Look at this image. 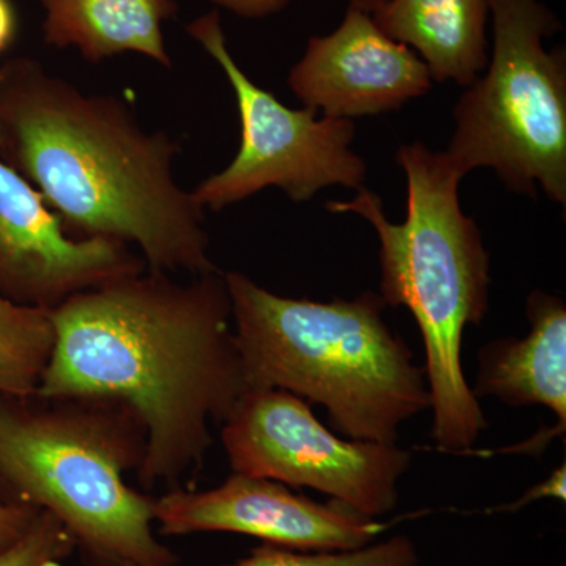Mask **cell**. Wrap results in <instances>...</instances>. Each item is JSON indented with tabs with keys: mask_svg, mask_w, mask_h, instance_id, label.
<instances>
[{
	"mask_svg": "<svg viewBox=\"0 0 566 566\" xmlns=\"http://www.w3.org/2000/svg\"><path fill=\"white\" fill-rule=\"evenodd\" d=\"M397 161L408 186L405 222H390L381 197L365 188L326 208L360 216L376 230L381 297L408 308L422 334L431 438L444 452H465L488 427L465 381L461 348L465 326H479L488 314L490 255L476 222L461 210L458 191L464 177L446 151L415 142L401 145Z\"/></svg>",
	"mask_w": 566,
	"mask_h": 566,
	"instance_id": "3",
	"label": "cell"
},
{
	"mask_svg": "<svg viewBox=\"0 0 566 566\" xmlns=\"http://www.w3.org/2000/svg\"><path fill=\"white\" fill-rule=\"evenodd\" d=\"M54 345L50 311L14 303L0 293V400L39 392Z\"/></svg>",
	"mask_w": 566,
	"mask_h": 566,
	"instance_id": "15",
	"label": "cell"
},
{
	"mask_svg": "<svg viewBox=\"0 0 566 566\" xmlns=\"http://www.w3.org/2000/svg\"><path fill=\"white\" fill-rule=\"evenodd\" d=\"M188 33L221 66L241 123L233 161L192 191L203 210L221 211L266 188L281 189L297 203L331 186L364 188L367 164L352 150L353 120L318 118L308 107L292 109L256 85L229 51L219 11L189 22Z\"/></svg>",
	"mask_w": 566,
	"mask_h": 566,
	"instance_id": "7",
	"label": "cell"
},
{
	"mask_svg": "<svg viewBox=\"0 0 566 566\" xmlns=\"http://www.w3.org/2000/svg\"><path fill=\"white\" fill-rule=\"evenodd\" d=\"M371 17L422 59L433 81L469 87L490 61V0H387Z\"/></svg>",
	"mask_w": 566,
	"mask_h": 566,
	"instance_id": "13",
	"label": "cell"
},
{
	"mask_svg": "<svg viewBox=\"0 0 566 566\" xmlns=\"http://www.w3.org/2000/svg\"><path fill=\"white\" fill-rule=\"evenodd\" d=\"M227 566H419V554L405 535L352 551H296L263 543Z\"/></svg>",
	"mask_w": 566,
	"mask_h": 566,
	"instance_id": "16",
	"label": "cell"
},
{
	"mask_svg": "<svg viewBox=\"0 0 566 566\" xmlns=\"http://www.w3.org/2000/svg\"><path fill=\"white\" fill-rule=\"evenodd\" d=\"M289 85L316 114L354 120L400 109L428 93L433 80L411 48L386 35L370 13L348 6L334 32L308 40Z\"/></svg>",
	"mask_w": 566,
	"mask_h": 566,
	"instance_id": "11",
	"label": "cell"
},
{
	"mask_svg": "<svg viewBox=\"0 0 566 566\" xmlns=\"http://www.w3.org/2000/svg\"><path fill=\"white\" fill-rule=\"evenodd\" d=\"M153 517L161 535L230 532L296 551L360 549L386 528L340 502L319 504L274 480L234 472L212 490L155 497Z\"/></svg>",
	"mask_w": 566,
	"mask_h": 566,
	"instance_id": "10",
	"label": "cell"
},
{
	"mask_svg": "<svg viewBox=\"0 0 566 566\" xmlns=\"http://www.w3.org/2000/svg\"><path fill=\"white\" fill-rule=\"evenodd\" d=\"M76 553L73 536L61 521L41 510L35 523L13 545L0 551V566H62Z\"/></svg>",
	"mask_w": 566,
	"mask_h": 566,
	"instance_id": "17",
	"label": "cell"
},
{
	"mask_svg": "<svg viewBox=\"0 0 566 566\" xmlns=\"http://www.w3.org/2000/svg\"><path fill=\"white\" fill-rule=\"evenodd\" d=\"M44 9V40L59 50L74 48L98 63L134 52L164 69L172 57L164 40V22L177 13L174 0H39Z\"/></svg>",
	"mask_w": 566,
	"mask_h": 566,
	"instance_id": "14",
	"label": "cell"
},
{
	"mask_svg": "<svg viewBox=\"0 0 566 566\" xmlns=\"http://www.w3.org/2000/svg\"><path fill=\"white\" fill-rule=\"evenodd\" d=\"M387 0H348V6L354 9L367 11V13H375L376 10L381 9Z\"/></svg>",
	"mask_w": 566,
	"mask_h": 566,
	"instance_id": "22",
	"label": "cell"
},
{
	"mask_svg": "<svg viewBox=\"0 0 566 566\" xmlns=\"http://www.w3.org/2000/svg\"><path fill=\"white\" fill-rule=\"evenodd\" d=\"M147 270L128 244L76 238L28 178L0 156V293L52 308L74 294Z\"/></svg>",
	"mask_w": 566,
	"mask_h": 566,
	"instance_id": "9",
	"label": "cell"
},
{
	"mask_svg": "<svg viewBox=\"0 0 566 566\" xmlns=\"http://www.w3.org/2000/svg\"><path fill=\"white\" fill-rule=\"evenodd\" d=\"M40 513L41 510L35 506L0 502V551L18 542Z\"/></svg>",
	"mask_w": 566,
	"mask_h": 566,
	"instance_id": "18",
	"label": "cell"
},
{
	"mask_svg": "<svg viewBox=\"0 0 566 566\" xmlns=\"http://www.w3.org/2000/svg\"><path fill=\"white\" fill-rule=\"evenodd\" d=\"M0 147L73 237L136 245L155 273L219 271L205 210L175 178L180 142L142 128L118 96L11 62L0 73Z\"/></svg>",
	"mask_w": 566,
	"mask_h": 566,
	"instance_id": "2",
	"label": "cell"
},
{
	"mask_svg": "<svg viewBox=\"0 0 566 566\" xmlns=\"http://www.w3.org/2000/svg\"><path fill=\"white\" fill-rule=\"evenodd\" d=\"M50 312L54 353L36 394L125 401L147 428L140 485L181 488L248 390L222 271L180 282L144 270Z\"/></svg>",
	"mask_w": 566,
	"mask_h": 566,
	"instance_id": "1",
	"label": "cell"
},
{
	"mask_svg": "<svg viewBox=\"0 0 566 566\" xmlns=\"http://www.w3.org/2000/svg\"><path fill=\"white\" fill-rule=\"evenodd\" d=\"M526 314L531 333L501 338L480 353L476 398L495 397L510 406H545L566 428V307L560 297L534 290Z\"/></svg>",
	"mask_w": 566,
	"mask_h": 566,
	"instance_id": "12",
	"label": "cell"
},
{
	"mask_svg": "<svg viewBox=\"0 0 566 566\" xmlns=\"http://www.w3.org/2000/svg\"><path fill=\"white\" fill-rule=\"evenodd\" d=\"M208 2L232 11L241 18L262 20L271 14L281 13L293 0H208Z\"/></svg>",
	"mask_w": 566,
	"mask_h": 566,
	"instance_id": "20",
	"label": "cell"
},
{
	"mask_svg": "<svg viewBox=\"0 0 566 566\" xmlns=\"http://www.w3.org/2000/svg\"><path fill=\"white\" fill-rule=\"evenodd\" d=\"M147 453L132 406L107 397L0 400V494L57 517L84 566H180L155 534V497L126 483Z\"/></svg>",
	"mask_w": 566,
	"mask_h": 566,
	"instance_id": "5",
	"label": "cell"
},
{
	"mask_svg": "<svg viewBox=\"0 0 566 566\" xmlns=\"http://www.w3.org/2000/svg\"><path fill=\"white\" fill-rule=\"evenodd\" d=\"M556 497L565 502L566 499V465L562 464L557 471H554L549 475L546 482L539 483L524 494L520 501L513 502L512 505L495 506V509L486 510V513H501L510 512L515 513L517 510L524 509V506L532 504V502L538 501V499Z\"/></svg>",
	"mask_w": 566,
	"mask_h": 566,
	"instance_id": "19",
	"label": "cell"
},
{
	"mask_svg": "<svg viewBox=\"0 0 566 566\" xmlns=\"http://www.w3.org/2000/svg\"><path fill=\"white\" fill-rule=\"evenodd\" d=\"M223 277L248 390L323 405L338 433L379 444H397L398 428L430 408L424 368L386 323L381 294L316 303L279 296L241 273Z\"/></svg>",
	"mask_w": 566,
	"mask_h": 566,
	"instance_id": "4",
	"label": "cell"
},
{
	"mask_svg": "<svg viewBox=\"0 0 566 566\" xmlns=\"http://www.w3.org/2000/svg\"><path fill=\"white\" fill-rule=\"evenodd\" d=\"M221 439L234 474L311 488L374 520L397 506L412 460L397 444L338 438L307 401L277 389L245 390Z\"/></svg>",
	"mask_w": 566,
	"mask_h": 566,
	"instance_id": "8",
	"label": "cell"
},
{
	"mask_svg": "<svg viewBox=\"0 0 566 566\" xmlns=\"http://www.w3.org/2000/svg\"><path fill=\"white\" fill-rule=\"evenodd\" d=\"M493 50L453 109L446 155L458 172L486 167L509 191L566 207V52L543 40L562 22L539 0H490Z\"/></svg>",
	"mask_w": 566,
	"mask_h": 566,
	"instance_id": "6",
	"label": "cell"
},
{
	"mask_svg": "<svg viewBox=\"0 0 566 566\" xmlns=\"http://www.w3.org/2000/svg\"><path fill=\"white\" fill-rule=\"evenodd\" d=\"M17 29V18L9 0H0V51L9 46Z\"/></svg>",
	"mask_w": 566,
	"mask_h": 566,
	"instance_id": "21",
	"label": "cell"
}]
</instances>
